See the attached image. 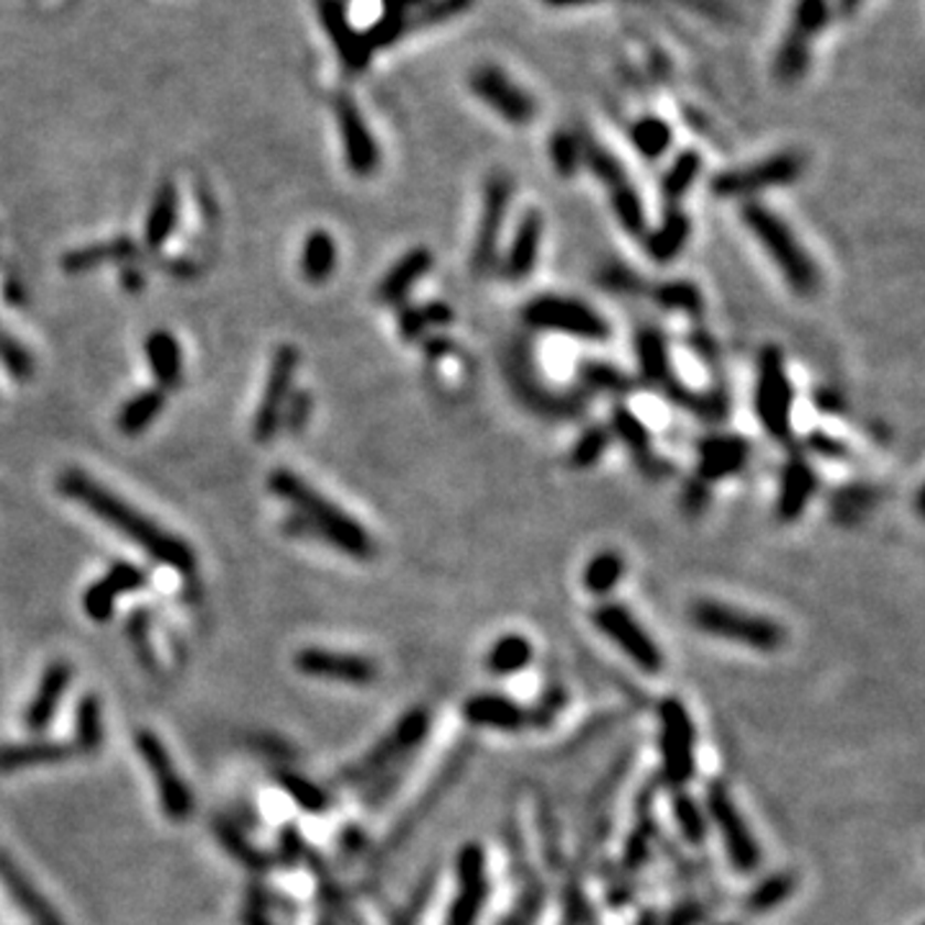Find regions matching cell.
Instances as JSON below:
<instances>
[{
    "instance_id": "277c9868",
    "label": "cell",
    "mask_w": 925,
    "mask_h": 925,
    "mask_svg": "<svg viewBox=\"0 0 925 925\" xmlns=\"http://www.w3.org/2000/svg\"><path fill=\"white\" fill-rule=\"evenodd\" d=\"M689 619L697 630L712 635V638L735 642V646L774 653L787 642V630L772 617L748 613L723 602L700 599L689 607Z\"/></svg>"
},
{
    "instance_id": "6da1fadb",
    "label": "cell",
    "mask_w": 925,
    "mask_h": 925,
    "mask_svg": "<svg viewBox=\"0 0 925 925\" xmlns=\"http://www.w3.org/2000/svg\"><path fill=\"white\" fill-rule=\"evenodd\" d=\"M57 489L62 491V497L91 509L98 520L111 524L116 532H121L124 538L142 547L152 561L176 568L180 574H193L195 571V553L191 545L172 535V532L162 530L150 517H145L139 509L127 504L121 497H116L111 489L93 481L83 470H62L57 476Z\"/></svg>"
},
{
    "instance_id": "c3c4849f",
    "label": "cell",
    "mask_w": 925,
    "mask_h": 925,
    "mask_svg": "<svg viewBox=\"0 0 925 925\" xmlns=\"http://www.w3.org/2000/svg\"><path fill=\"white\" fill-rule=\"evenodd\" d=\"M609 443H613V433H609V427H602V425L586 427L584 433L576 437V443L571 445V456H568L571 466L582 468V470L597 466V462L605 458Z\"/></svg>"
},
{
    "instance_id": "1f68e13d",
    "label": "cell",
    "mask_w": 925,
    "mask_h": 925,
    "mask_svg": "<svg viewBox=\"0 0 925 925\" xmlns=\"http://www.w3.org/2000/svg\"><path fill=\"white\" fill-rule=\"evenodd\" d=\"M145 352L147 360H150L155 381L160 383L157 389L168 394L170 389H178L183 383V352H180L176 337L164 332V329H155L145 340Z\"/></svg>"
},
{
    "instance_id": "6f0895ef",
    "label": "cell",
    "mask_w": 925,
    "mask_h": 925,
    "mask_svg": "<svg viewBox=\"0 0 925 925\" xmlns=\"http://www.w3.org/2000/svg\"><path fill=\"white\" fill-rule=\"evenodd\" d=\"M311 406L313 402H311L309 391H294L284 406V414H280V427H286L288 433L299 435L301 429L309 425Z\"/></svg>"
},
{
    "instance_id": "7dc6e473",
    "label": "cell",
    "mask_w": 925,
    "mask_h": 925,
    "mask_svg": "<svg viewBox=\"0 0 925 925\" xmlns=\"http://www.w3.org/2000/svg\"><path fill=\"white\" fill-rule=\"evenodd\" d=\"M276 779H278V787L284 789L286 795L301 807V810L319 815L329 807L327 791L321 789L319 784H313L311 779H307V776H301L296 772H278Z\"/></svg>"
},
{
    "instance_id": "f6af8a7d",
    "label": "cell",
    "mask_w": 925,
    "mask_h": 925,
    "mask_svg": "<svg viewBox=\"0 0 925 925\" xmlns=\"http://www.w3.org/2000/svg\"><path fill=\"white\" fill-rule=\"evenodd\" d=\"M214 833L219 838V843H222V849L230 853L234 861H240L242 866L249 869V872H268V869L273 866L270 859L265 857L261 849H255V846L247 841V836L242 833L237 826H232V822L216 820Z\"/></svg>"
},
{
    "instance_id": "681fc988",
    "label": "cell",
    "mask_w": 925,
    "mask_h": 925,
    "mask_svg": "<svg viewBox=\"0 0 925 925\" xmlns=\"http://www.w3.org/2000/svg\"><path fill=\"white\" fill-rule=\"evenodd\" d=\"M656 301L669 311L681 313H700L702 311V294L700 288L689 280H666L656 288Z\"/></svg>"
},
{
    "instance_id": "d4e9b609",
    "label": "cell",
    "mask_w": 925,
    "mask_h": 925,
    "mask_svg": "<svg viewBox=\"0 0 925 925\" xmlns=\"http://www.w3.org/2000/svg\"><path fill=\"white\" fill-rule=\"evenodd\" d=\"M818 474L805 458H789L782 468L779 493H776V517L782 522H797L818 493Z\"/></svg>"
},
{
    "instance_id": "f35d334b",
    "label": "cell",
    "mask_w": 925,
    "mask_h": 925,
    "mask_svg": "<svg viewBox=\"0 0 925 925\" xmlns=\"http://www.w3.org/2000/svg\"><path fill=\"white\" fill-rule=\"evenodd\" d=\"M106 738L104 708L96 694H85L75 708V751L81 754H98Z\"/></svg>"
},
{
    "instance_id": "bcb514c9",
    "label": "cell",
    "mask_w": 925,
    "mask_h": 925,
    "mask_svg": "<svg viewBox=\"0 0 925 925\" xmlns=\"http://www.w3.org/2000/svg\"><path fill=\"white\" fill-rule=\"evenodd\" d=\"M547 155H551L553 170L559 172L561 178H574L576 172L584 168L582 135L571 129L555 131L551 137V145H547Z\"/></svg>"
},
{
    "instance_id": "cb8c5ba5",
    "label": "cell",
    "mask_w": 925,
    "mask_h": 925,
    "mask_svg": "<svg viewBox=\"0 0 925 925\" xmlns=\"http://www.w3.org/2000/svg\"><path fill=\"white\" fill-rule=\"evenodd\" d=\"M462 717L466 723L476 727H489V731H501V733H517L522 727L532 725L530 712L509 700L507 694L497 692H481L468 697L466 704H462Z\"/></svg>"
},
{
    "instance_id": "03108f58",
    "label": "cell",
    "mask_w": 925,
    "mask_h": 925,
    "mask_svg": "<svg viewBox=\"0 0 925 925\" xmlns=\"http://www.w3.org/2000/svg\"><path fill=\"white\" fill-rule=\"evenodd\" d=\"M543 3L553 8H582V6L599 3V0H543Z\"/></svg>"
},
{
    "instance_id": "7402d4cb",
    "label": "cell",
    "mask_w": 925,
    "mask_h": 925,
    "mask_svg": "<svg viewBox=\"0 0 925 925\" xmlns=\"http://www.w3.org/2000/svg\"><path fill=\"white\" fill-rule=\"evenodd\" d=\"M635 358H638L640 379L646 381L648 386L661 389L671 402H677L681 391H684V383L673 381L671 352L663 332H658L656 327H642L640 332L635 334Z\"/></svg>"
},
{
    "instance_id": "f546056e",
    "label": "cell",
    "mask_w": 925,
    "mask_h": 925,
    "mask_svg": "<svg viewBox=\"0 0 925 925\" xmlns=\"http://www.w3.org/2000/svg\"><path fill=\"white\" fill-rule=\"evenodd\" d=\"M75 748L60 741H31L15 743V746L0 748V772H26L42 769V766H57L73 758Z\"/></svg>"
},
{
    "instance_id": "db71d44e",
    "label": "cell",
    "mask_w": 925,
    "mask_h": 925,
    "mask_svg": "<svg viewBox=\"0 0 925 925\" xmlns=\"http://www.w3.org/2000/svg\"><path fill=\"white\" fill-rule=\"evenodd\" d=\"M681 406H687L689 412L697 414V417L704 419V422H723L727 417V410H731V402H727V394L725 391H687L684 402Z\"/></svg>"
},
{
    "instance_id": "e7e4bbea",
    "label": "cell",
    "mask_w": 925,
    "mask_h": 925,
    "mask_svg": "<svg viewBox=\"0 0 925 925\" xmlns=\"http://www.w3.org/2000/svg\"><path fill=\"white\" fill-rule=\"evenodd\" d=\"M861 6H864V0H833V11L838 15H846V19H851Z\"/></svg>"
},
{
    "instance_id": "e0dca14e",
    "label": "cell",
    "mask_w": 925,
    "mask_h": 925,
    "mask_svg": "<svg viewBox=\"0 0 925 925\" xmlns=\"http://www.w3.org/2000/svg\"><path fill=\"white\" fill-rule=\"evenodd\" d=\"M294 666L307 677L348 687H371L379 677V666L368 656L329 648H301L294 658Z\"/></svg>"
},
{
    "instance_id": "b9f144b4",
    "label": "cell",
    "mask_w": 925,
    "mask_h": 925,
    "mask_svg": "<svg viewBox=\"0 0 925 925\" xmlns=\"http://www.w3.org/2000/svg\"><path fill=\"white\" fill-rule=\"evenodd\" d=\"M607 195H609V206H613V214L619 222V226H623V230L635 240L646 237V232H648L646 206H642L640 193L635 191V185L630 183V180L609 188Z\"/></svg>"
},
{
    "instance_id": "e575fe53",
    "label": "cell",
    "mask_w": 925,
    "mask_h": 925,
    "mask_svg": "<svg viewBox=\"0 0 925 925\" xmlns=\"http://www.w3.org/2000/svg\"><path fill=\"white\" fill-rule=\"evenodd\" d=\"M609 433L617 435V440L630 450V456L640 466H656L653 460V443H650V429L646 427L638 414L630 406L617 404L613 410V422H609Z\"/></svg>"
},
{
    "instance_id": "8992f818",
    "label": "cell",
    "mask_w": 925,
    "mask_h": 925,
    "mask_svg": "<svg viewBox=\"0 0 925 925\" xmlns=\"http://www.w3.org/2000/svg\"><path fill=\"white\" fill-rule=\"evenodd\" d=\"M791 406H795V389H791L787 365L779 348H766L758 355L756 386H754V412L758 425L776 443L789 440L791 435Z\"/></svg>"
},
{
    "instance_id": "83f0119b",
    "label": "cell",
    "mask_w": 925,
    "mask_h": 925,
    "mask_svg": "<svg viewBox=\"0 0 925 925\" xmlns=\"http://www.w3.org/2000/svg\"><path fill=\"white\" fill-rule=\"evenodd\" d=\"M70 681H73V666H70L67 661H54L46 666L42 679H39L36 692L34 697H31L26 715H23L31 733H42L44 727L52 723L62 697L67 694Z\"/></svg>"
},
{
    "instance_id": "ab89813d",
    "label": "cell",
    "mask_w": 925,
    "mask_h": 925,
    "mask_svg": "<svg viewBox=\"0 0 925 925\" xmlns=\"http://www.w3.org/2000/svg\"><path fill=\"white\" fill-rule=\"evenodd\" d=\"M625 576V559L617 551H599L594 553L589 563L584 566L582 582L584 589L594 597H609Z\"/></svg>"
},
{
    "instance_id": "003e7915",
    "label": "cell",
    "mask_w": 925,
    "mask_h": 925,
    "mask_svg": "<svg viewBox=\"0 0 925 925\" xmlns=\"http://www.w3.org/2000/svg\"><path fill=\"white\" fill-rule=\"evenodd\" d=\"M319 925H334V921H332V918H321V921H319Z\"/></svg>"
},
{
    "instance_id": "816d5d0a",
    "label": "cell",
    "mask_w": 925,
    "mask_h": 925,
    "mask_svg": "<svg viewBox=\"0 0 925 925\" xmlns=\"http://www.w3.org/2000/svg\"><path fill=\"white\" fill-rule=\"evenodd\" d=\"M791 892H795V876L789 874H774L769 880H764L758 887L751 892L748 897V911L751 913H769L774 907H779L784 900H787Z\"/></svg>"
},
{
    "instance_id": "5b68a950",
    "label": "cell",
    "mask_w": 925,
    "mask_h": 925,
    "mask_svg": "<svg viewBox=\"0 0 925 925\" xmlns=\"http://www.w3.org/2000/svg\"><path fill=\"white\" fill-rule=\"evenodd\" d=\"M429 712L425 708H414L404 712L402 720L389 731L352 769L342 772V784H371V779L389 772H398L410 764V758L417 756L422 743L429 735Z\"/></svg>"
},
{
    "instance_id": "4316f807",
    "label": "cell",
    "mask_w": 925,
    "mask_h": 925,
    "mask_svg": "<svg viewBox=\"0 0 925 925\" xmlns=\"http://www.w3.org/2000/svg\"><path fill=\"white\" fill-rule=\"evenodd\" d=\"M0 882L6 884V892L11 895L15 907L34 925H65L60 913L50 905V900L31 884L29 876L3 851H0Z\"/></svg>"
},
{
    "instance_id": "8fae6325",
    "label": "cell",
    "mask_w": 925,
    "mask_h": 925,
    "mask_svg": "<svg viewBox=\"0 0 925 925\" xmlns=\"http://www.w3.org/2000/svg\"><path fill=\"white\" fill-rule=\"evenodd\" d=\"M514 195V180L509 172L499 170L491 172L483 185V201H481V216H478V230L474 240V253H470V265L478 276L489 273L499 263V242L504 232V222L512 206Z\"/></svg>"
},
{
    "instance_id": "11a10c76",
    "label": "cell",
    "mask_w": 925,
    "mask_h": 925,
    "mask_svg": "<svg viewBox=\"0 0 925 925\" xmlns=\"http://www.w3.org/2000/svg\"><path fill=\"white\" fill-rule=\"evenodd\" d=\"M470 3H474V0H425V3L417 8V13H412L410 29H427L435 26V23L456 19V15L468 11Z\"/></svg>"
},
{
    "instance_id": "ee69618b",
    "label": "cell",
    "mask_w": 925,
    "mask_h": 925,
    "mask_svg": "<svg viewBox=\"0 0 925 925\" xmlns=\"http://www.w3.org/2000/svg\"><path fill=\"white\" fill-rule=\"evenodd\" d=\"M453 319H456L453 317V309L443 301L425 304V307H404L398 311V332H402L406 342H414L419 340L427 329L448 327Z\"/></svg>"
},
{
    "instance_id": "7bdbcfd3",
    "label": "cell",
    "mask_w": 925,
    "mask_h": 925,
    "mask_svg": "<svg viewBox=\"0 0 925 925\" xmlns=\"http://www.w3.org/2000/svg\"><path fill=\"white\" fill-rule=\"evenodd\" d=\"M630 142L646 160H661L673 142V131L661 116H640L630 124Z\"/></svg>"
},
{
    "instance_id": "6125c7cd",
    "label": "cell",
    "mask_w": 925,
    "mask_h": 925,
    "mask_svg": "<svg viewBox=\"0 0 925 925\" xmlns=\"http://www.w3.org/2000/svg\"><path fill=\"white\" fill-rule=\"evenodd\" d=\"M121 284H124V288H127V291L137 294V291H142V288H145V276L137 268H124Z\"/></svg>"
},
{
    "instance_id": "ffe728a7",
    "label": "cell",
    "mask_w": 925,
    "mask_h": 925,
    "mask_svg": "<svg viewBox=\"0 0 925 925\" xmlns=\"http://www.w3.org/2000/svg\"><path fill=\"white\" fill-rule=\"evenodd\" d=\"M543 214H540L538 209L524 211L514 226L509 247L504 249V255L499 257L501 276L512 280V284H520V280L530 278L532 273H535V265L540 261V247H543Z\"/></svg>"
},
{
    "instance_id": "30bf717a",
    "label": "cell",
    "mask_w": 925,
    "mask_h": 925,
    "mask_svg": "<svg viewBox=\"0 0 925 925\" xmlns=\"http://www.w3.org/2000/svg\"><path fill=\"white\" fill-rule=\"evenodd\" d=\"M805 160L799 152H776L748 168L723 170L712 178V193L720 199H751V195L791 185L802 176Z\"/></svg>"
},
{
    "instance_id": "74e56055",
    "label": "cell",
    "mask_w": 925,
    "mask_h": 925,
    "mask_svg": "<svg viewBox=\"0 0 925 925\" xmlns=\"http://www.w3.org/2000/svg\"><path fill=\"white\" fill-rule=\"evenodd\" d=\"M700 172H702V155L697 150H684L669 164V170H666L661 178V199L666 203V209L679 206L681 199L692 191V185L697 183V178H700Z\"/></svg>"
},
{
    "instance_id": "9f6ffc18",
    "label": "cell",
    "mask_w": 925,
    "mask_h": 925,
    "mask_svg": "<svg viewBox=\"0 0 925 925\" xmlns=\"http://www.w3.org/2000/svg\"><path fill=\"white\" fill-rule=\"evenodd\" d=\"M0 360L15 381H29L34 375V358L29 355V350L3 332H0Z\"/></svg>"
},
{
    "instance_id": "d6986e66",
    "label": "cell",
    "mask_w": 925,
    "mask_h": 925,
    "mask_svg": "<svg viewBox=\"0 0 925 925\" xmlns=\"http://www.w3.org/2000/svg\"><path fill=\"white\" fill-rule=\"evenodd\" d=\"M317 13L325 31L332 39L337 57L348 73H363L373 60V46L368 44L363 31H358L348 19V8L342 0H317Z\"/></svg>"
},
{
    "instance_id": "2e32d148",
    "label": "cell",
    "mask_w": 925,
    "mask_h": 925,
    "mask_svg": "<svg viewBox=\"0 0 925 925\" xmlns=\"http://www.w3.org/2000/svg\"><path fill=\"white\" fill-rule=\"evenodd\" d=\"M458 895L453 900L445 925H476L489 900L486 853L478 843H466L458 851Z\"/></svg>"
},
{
    "instance_id": "4dcf8cb0",
    "label": "cell",
    "mask_w": 925,
    "mask_h": 925,
    "mask_svg": "<svg viewBox=\"0 0 925 925\" xmlns=\"http://www.w3.org/2000/svg\"><path fill=\"white\" fill-rule=\"evenodd\" d=\"M139 257V247L131 237H114L108 242H96V245L70 249V253L62 257V270L70 273V276H81V273L96 270L98 265L104 263H129Z\"/></svg>"
},
{
    "instance_id": "8d00e7d4",
    "label": "cell",
    "mask_w": 925,
    "mask_h": 925,
    "mask_svg": "<svg viewBox=\"0 0 925 925\" xmlns=\"http://www.w3.org/2000/svg\"><path fill=\"white\" fill-rule=\"evenodd\" d=\"M337 265V242L329 232L313 230L307 240H304L301 249V276L309 280V284H325V280L332 278Z\"/></svg>"
},
{
    "instance_id": "91938a15",
    "label": "cell",
    "mask_w": 925,
    "mask_h": 925,
    "mask_svg": "<svg viewBox=\"0 0 925 925\" xmlns=\"http://www.w3.org/2000/svg\"><path fill=\"white\" fill-rule=\"evenodd\" d=\"M307 841H304V836L299 833V828L288 826L280 830V864L284 866H296L301 864L304 859H307Z\"/></svg>"
},
{
    "instance_id": "f1b7e54d",
    "label": "cell",
    "mask_w": 925,
    "mask_h": 925,
    "mask_svg": "<svg viewBox=\"0 0 925 925\" xmlns=\"http://www.w3.org/2000/svg\"><path fill=\"white\" fill-rule=\"evenodd\" d=\"M692 237V219L679 206L666 209V214L658 226L646 232V253L656 263H673L684 253L687 242Z\"/></svg>"
},
{
    "instance_id": "be15d7a7",
    "label": "cell",
    "mask_w": 925,
    "mask_h": 925,
    "mask_svg": "<svg viewBox=\"0 0 925 925\" xmlns=\"http://www.w3.org/2000/svg\"><path fill=\"white\" fill-rule=\"evenodd\" d=\"M245 925H273V923L268 918V913H265L257 903H253L245 911Z\"/></svg>"
},
{
    "instance_id": "f5cc1de1",
    "label": "cell",
    "mask_w": 925,
    "mask_h": 925,
    "mask_svg": "<svg viewBox=\"0 0 925 925\" xmlns=\"http://www.w3.org/2000/svg\"><path fill=\"white\" fill-rule=\"evenodd\" d=\"M582 381L586 389L599 391V394H627L630 391V379L619 368L607 363H584Z\"/></svg>"
},
{
    "instance_id": "ac0fdd59",
    "label": "cell",
    "mask_w": 925,
    "mask_h": 925,
    "mask_svg": "<svg viewBox=\"0 0 925 925\" xmlns=\"http://www.w3.org/2000/svg\"><path fill=\"white\" fill-rule=\"evenodd\" d=\"M334 116H337V127H340L348 170L358 178L375 176L381 164V150H379V145H375L373 131L368 129V124L363 119V114H360L355 100H352L350 96H337Z\"/></svg>"
},
{
    "instance_id": "44dd1931",
    "label": "cell",
    "mask_w": 925,
    "mask_h": 925,
    "mask_svg": "<svg viewBox=\"0 0 925 925\" xmlns=\"http://www.w3.org/2000/svg\"><path fill=\"white\" fill-rule=\"evenodd\" d=\"M142 586H147V574L142 568H137L135 563H129V561L114 563V566L106 571V576H100L98 582L91 584L88 592H85V597H83L85 615L98 625L108 623V619L114 617L116 599H119L121 594L139 592Z\"/></svg>"
},
{
    "instance_id": "484cf974",
    "label": "cell",
    "mask_w": 925,
    "mask_h": 925,
    "mask_svg": "<svg viewBox=\"0 0 925 925\" xmlns=\"http://www.w3.org/2000/svg\"><path fill=\"white\" fill-rule=\"evenodd\" d=\"M433 265L435 255L429 253L427 247H412L410 253L398 257V261L391 265L386 276L381 278L379 288H375V299H379L383 307H398V304H404L406 296L412 294V288L433 270Z\"/></svg>"
},
{
    "instance_id": "60d3db41",
    "label": "cell",
    "mask_w": 925,
    "mask_h": 925,
    "mask_svg": "<svg viewBox=\"0 0 925 925\" xmlns=\"http://www.w3.org/2000/svg\"><path fill=\"white\" fill-rule=\"evenodd\" d=\"M830 13H833V3H830V0H795L791 23L784 39L812 46V39L826 31Z\"/></svg>"
},
{
    "instance_id": "7c38bea8",
    "label": "cell",
    "mask_w": 925,
    "mask_h": 925,
    "mask_svg": "<svg viewBox=\"0 0 925 925\" xmlns=\"http://www.w3.org/2000/svg\"><path fill=\"white\" fill-rule=\"evenodd\" d=\"M468 88L486 108H491L499 119L512 127H528L538 116V100L497 65H478L470 70Z\"/></svg>"
},
{
    "instance_id": "ba28073f",
    "label": "cell",
    "mask_w": 925,
    "mask_h": 925,
    "mask_svg": "<svg viewBox=\"0 0 925 925\" xmlns=\"http://www.w3.org/2000/svg\"><path fill=\"white\" fill-rule=\"evenodd\" d=\"M592 623L609 642L623 650L630 661L646 673H661L666 666L663 650L653 640L640 619L619 602H602L592 609Z\"/></svg>"
},
{
    "instance_id": "5bb4252c",
    "label": "cell",
    "mask_w": 925,
    "mask_h": 925,
    "mask_svg": "<svg viewBox=\"0 0 925 925\" xmlns=\"http://www.w3.org/2000/svg\"><path fill=\"white\" fill-rule=\"evenodd\" d=\"M137 754L142 756L147 769H150L155 779L157 797H160L162 812L168 815L172 822H183L193 815V791L183 782V776L178 774L176 764L164 748V743L157 738L152 731H139L135 735Z\"/></svg>"
},
{
    "instance_id": "d590c367",
    "label": "cell",
    "mask_w": 925,
    "mask_h": 925,
    "mask_svg": "<svg viewBox=\"0 0 925 925\" xmlns=\"http://www.w3.org/2000/svg\"><path fill=\"white\" fill-rule=\"evenodd\" d=\"M164 404H168V394H164L162 389L139 391L137 396H131L129 402L121 406L116 427H119V433L127 437L142 435L145 429L150 427L157 417H160Z\"/></svg>"
},
{
    "instance_id": "9a60e30c",
    "label": "cell",
    "mask_w": 925,
    "mask_h": 925,
    "mask_svg": "<svg viewBox=\"0 0 925 925\" xmlns=\"http://www.w3.org/2000/svg\"><path fill=\"white\" fill-rule=\"evenodd\" d=\"M299 360L301 355L296 344H280L276 355H273L268 381H265V391L261 396V404H257L253 422V435L257 443L276 440L280 429V414H284L288 396L294 394V379L296 371H299Z\"/></svg>"
},
{
    "instance_id": "836d02e7",
    "label": "cell",
    "mask_w": 925,
    "mask_h": 925,
    "mask_svg": "<svg viewBox=\"0 0 925 925\" xmlns=\"http://www.w3.org/2000/svg\"><path fill=\"white\" fill-rule=\"evenodd\" d=\"M532 642L520 632H504L486 650L483 666L493 677H512L532 663Z\"/></svg>"
},
{
    "instance_id": "4fadbf2b",
    "label": "cell",
    "mask_w": 925,
    "mask_h": 925,
    "mask_svg": "<svg viewBox=\"0 0 925 925\" xmlns=\"http://www.w3.org/2000/svg\"><path fill=\"white\" fill-rule=\"evenodd\" d=\"M708 815H710V820L715 822L717 833L723 836L725 853H727V859H731L735 872L754 874L758 864H762V851H758L756 838L746 826V820H743L738 807H735L725 784H720V782L710 784Z\"/></svg>"
},
{
    "instance_id": "603a6c76",
    "label": "cell",
    "mask_w": 925,
    "mask_h": 925,
    "mask_svg": "<svg viewBox=\"0 0 925 925\" xmlns=\"http://www.w3.org/2000/svg\"><path fill=\"white\" fill-rule=\"evenodd\" d=\"M751 456L748 440L738 435H708L697 445V478L723 481L738 474Z\"/></svg>"
},
{
    "instance_id": "9c48e42d",
    "label": "cell",
    "mask_w": 925,
    "mask_h": 925,
    "mask_svg": "<svg viewBox=\"0 0 925 925\" xmlns=\"http://www.w3.org/2000/svg\"><path fill=\"white\" fill-rule=\"evenodd\" d=\"M661 723V769L663 779L671 787H684L697 769V741L694 723L687 704L679 697H666L658 708Z\"/></svg>"
},
{
    "instance_id": "3957f363",
    "label": "cell",
    "mask_w": 925,
    "mask_h": 925,
    "mask_svg": "<svg viewBox=\"0 0 925 925\" xmlns=\"http://www.w3.org/2000/svg\"><path fill=\"white\" fill-rule=\"evenodd\" d=\"M743 224L748 226V232L754 234L758 245L764 247V253L772 257L776 270L782 273V278L787 280V286L797 296H815L820 288V270L815 265L812 255L807 253L802 242L797 240V234L791 232V226L784 222L782 216H776L769 206L758 201L743 203L741 209Z\"/></svg>"
},
{
    "instance_id": "d6a6232c",
    "label": "cell",
    "mask_w": 925,
    "mask_h": 925,
    "mask_svg": "<svg viewBox=\"0 0 925 925\" xmlns=\"http://www.w3.org/2000/svg\"><path fill=\"white\" fill-rule=\"evenodd\" d=\"M178 206H180V199H178V188L172 180H162L160 185H157V193L152 199V206L147 211V222H145V247L152 249H162L164 242L172 237V232H176V224H178Z\"/></svg>"
},
{
    "instance_id": "f907efd6",
    "label": "cell",
    "mask_w": 925,
    "mask_h": 925,
    "mask_svg": "<svg viewBox=\"0 0 925 925\" xmlns=\"http://www.w3.org/2000/svg\"><path fill=\"white\" fill-rule=\"evenodd\" d=\"M671 807H673V818H677L681 836L694 846L702 843L704 838H708V818H704L702 807L697 805L692 797L684 795V791L673 795Z\"/></svg>"
},
{
    "instance_id": "94428289",
    "label": "cell",
    "mask_w": 925,
    "mask_h": 925,
    "mask_svg": "<svg viewBox=\"0 0 925 925\" xmlns=\"http://www.w3.org/2000/svg\"><path fill=\"white\" fill-rule=\"evenodd\" d=\"M810 443H812V448L820 453V456H828V458L843 456V445H838L836 440H830L828 435H815Z\"/></svg>"
},
{
    "instance_id": "52a82bcc",
    "label": "cell",
    "mask_w": 925,
    "mask_h": 925,
    "mask_svg": "<svg viewBox=\"0 0 925 925\" xmlns=\"http://www.w3.org/2000/svg\"><path fill=\"white\" fill-rule=\"evenodd\" d=\"M522 317L528 327L540 332L566 334L584 342H607L613 337V327L597 309L568 296H538L528 301Z\"/></svg>"
},
{
    "instance_id": "7a4b0ae2",
    "label": "cell",
    "mask_w": 925,
    "mask_h": 925,
    "mask_svg": "<svg viewBox=\"0 0 925 925\" xmlns=\"http://www.w3.org/2000/svg\"><path fill=\"white\" fill-rule=\"evenodd\" d=\"M268 486L278 499L294 507V514H288L284 524L291 535L321 538L325 543L334 545L337 551H342L355 561L373 559L375 545L363 524L321 497L317 489H311L294 470L276 468L268 478Z\"/></svg>"
},
{
    "instance_id": "680465c9",
    "label": "cell",
    "mask_w": 925,
    "mask_h": 925,
    "mask_svg": "<svg viewBox=\"0 0 925 925\" xmlns=\"http://www.w3.org/2000/svg\"><path fill=\"white\" fill-rule=\"evenodd\" d=\"M147 627H150V615L142 613V609H137L135 615H131L129 625H127V632L131 638V646H135V653L139 658V663L147 666V669H155V650L150 646V632H147Z\"/></svg>"
}]
</instances>
